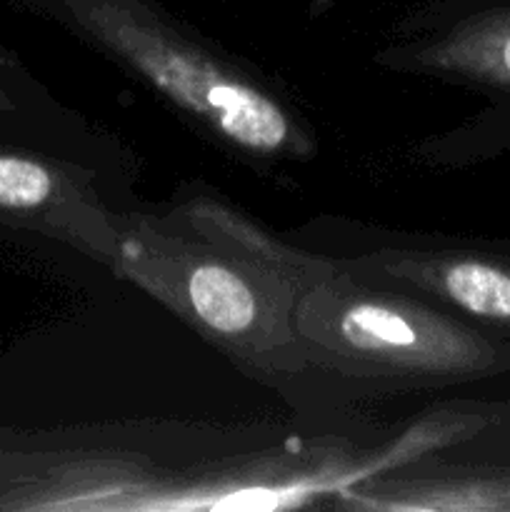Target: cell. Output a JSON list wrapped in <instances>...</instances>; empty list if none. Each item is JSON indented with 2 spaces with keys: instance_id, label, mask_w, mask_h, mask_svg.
I'll use <instances>...</instances> for the list:
<instances>
[{
  "instance_id": "52a82bcc",
  "label": "cell",
  "mask_w": 510,
  "mask_h": 512,
  "mask_svg": "<svg viewBox=\"0 0 510 512\" xmlns=\"http://www.w3.org/2000/svg\"><path fill=\"white\" fill-rule=\"evenodd\" d=\"M18 93L20 90L13 85V73L0 58V120L15 118L23 110V100Z\"/></svg>"
},
{
  "instance_id": "7a4b0ae2",
  "label": "cell",
  "mask_w": 510,
  "mask_h": 512,
  "mask_svg": "<svg viewBox=\"0 0 510 512\" xmlns=\"http://www.w3.org/2000/svg\"><path fill=\"white\" fill-rule=\"evenodd\" d=\"M305 368L378 390L443 388L510 373V345L390 285L335 270L295 305Z\"/></svg>"
},
{
  "instance_id": "277c9868",
  "label": "cell",
  "mask_w": 510,
  "mask_h": 512,
  "mask_svg": "<svg viewBox=\"0 0 510 512\" xmlns=\"http://www.w3.org/2000/svg\"><path fill=\"white\" fill-rule=\"evenodd\" d=\"M0 225L58 238L110 268L118 260V215L90 175L40 153L0 148Z\"/></svg>"
},
{
  "instance_id": "6da1fadb",
  "label": "cell",
  "mask_w": 510,
  "mask_h": 512,
  "mask_svg": "<svg viewBox=\"0 0 510 512\" xmlns=\"http://www.w3.org/2000/svg\"><path fill=\"white\" fill-rule=\"evenodd\" d=\"M118 240L113 270L240 368L270 378L305 368L295 305L333 273L335 260L285 248L240 213L205 200L168 215H118Z\"/></svg>"
},
{
  "instance_id": "8992f818",
  "label": "cell",
  "mask_w": 510,
  "mask_h": 512,
  "mask_svg": "<svg viewBox=\"0 0 510 512\" xmlns=\"http://www.w3.org/2000/svg\"><path fill=\"white\" fill-rule=\"evenodd\" d=\"M395 58L408 60L415 70L510 100V3L463 15L438 38Z\"/></svg>"
},
{
  "instance_id": "5b68a950",
  "label": "cell",
  "mask_w": 510,
  "mask_h": 512,
  "mask_svg": "<svg viewBox=\"0 0 510 512\" xmlns=\"http://www.w3.org/2000/svg\"><path fill=\"white\" fill-rule=\"evenodd\" d=\"M358 278L435 300L510 333V255L480 248H380L338 260Z\"/></svg>"
},
{
  "instance_id": "3957f363",
  "label": "cell",
  "mask_w": 510,
  "mask_h": 512,
  "mask_svg": "<svg viewBox=\"0 0 510 512\" xmlns=\"http://www.w3.org/2000/svg\"><path fill=\"white\" fill-rule=\"evenodd\" d=\"M65 5L100 48L220 143L263 158H298L313 150L283 100L253 73L180 30L148 0H65Z\"/></svg>"
}]
</instances>
